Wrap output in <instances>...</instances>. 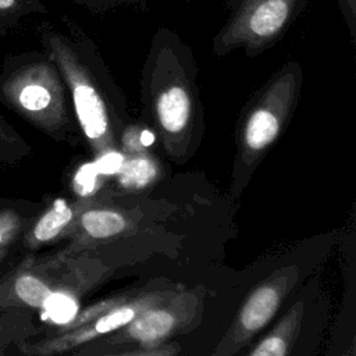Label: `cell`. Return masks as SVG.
<instances>
[{
	"label": "cell",
	"mask_w": 356,
	"mask_h": 356,
	"mask_svg": "<svg viewBox=\"0 0 356 356\" xmlns=\"http://www.w3.org/2000/svg\"><path fill=\"white\" fill-rule=\"evenodd\" d=\"M193 50L175 31L161 26L149 43L139 75L143 108L174 159L186 157L203 125V103Z\"/></svg>",
	"instance_id": "cell-2"
},
{
	"label": "cell",
	"mask_w": 356,
	"mask_h": 356,
	"mask_svg": "<svg viewBox=\"0 0 356 356\" xmlns=\"http://www.w3.org/2000/svg\"><path fill=\"white\" fill-rule=\"evenodd\" d=\"M200 298L193 292L170 293L159 303L142 310L120 330L83 345L79 356L136 343L140 348L161 345L167 338L185 328L196 317Z\"/></svg>",
	"instance_id": "cell-6"
},
{
	"label": "cell",
	"mask_w": 356,
	"mask_h": 356,
	"mask_svg": "<svg viewBox=\"0 0 356 356\" xmlns=\"http://www.w3.org/2000/svg\"><path fill=\"white\" fill-rule=\"evenodd\" d=\"M99 174L97 170H95L93 164L83 165L75 175L74 179V188L79 195L89 196V193L95 189V177Z\"/></svg>",
	"instance_id": "cell-20"
},
{
	"label": "cell",
	"mask_w": 356,
	"mask_h": 356,
	"mask_svg": "<svg viewBox=\"0 0 356 356\" xmlns=\"http://www.w3.org/2000/svg\"><path fill=\"white\" fill-rule=\"evenodd\" d=\"M343 21L346 22L352 43H356V0H337Z\"/></svg>",
	"instance_id": "cell-21"
},
{
	"label": "cell",
	"mask_w": 356,
	"mask_h": 356,
	"mask_svg": "<svg viewBox=\"0 0 356 356\" xmlns=\"http://www.w3.org/2000/svg\"><path fill=\"white\" fill-rule=\"evenodd\" d=\"M22 228L21 217L14 210H1L0 211V248L8 246Z\"/></svg>",
	"instance_id": "cell-18"
},
{
	"label": "cell",
	"mask_w": 356,
	"mask_h": 356,
	"mask_svg": "<svg viewBox=\"0 0 356 356\" xmlns=\"http://www.w3.org/2000/svg\"><path fill=\"white\" fill-rule=\"evenodd\" d=\"M78 309V302L71 292L65 289H54L40 310L43 312L44 320L64 327L75 318Z\"/></svg>",
	"instance_id": "cell-13"
},
{
	"label": "cell",
	"mask_w": 356,
	"mask_h": 356,
	"mask_svg": "<svg viewBox=\"0 0 356 356\" xmlns=\"http://www.w3.org/2000/svg\"><path fill=\"white\" fill-rule=\"evenodd\" d=\"M7 254V246H3V248H0V260L4 257Z\"/></svg>",
	"instance_id": "cell-22"
},
{
	"label": "cell",
	"mask_w": 356,
	"mask_h": 356,
	"mask_svg": "<svg viewBox=\"0 0 356 356\" xmlns=\"http://www.w3.org/2000/svg\"><path fill=\"white\" fill-rule=\"evenodd\" d=\"M298 277L299 270L295 266H286L256 286L211 356H234L238 353L275 316Z\"/></svg>",
	"instance_id": "cell-7"
},
{
	"label": "cell",
	"mask_w": 356,
	"mask_h": 356,
	"mask_svg": "<svg viewBox=\"0 0 356 356\" xmlns=\"http://www.w3.org/2000/svg\"><path fill=\"white\" fill-rule=\"evenodd\" d=\"M154 135L147 129L138 124L129 122L120 136V145L124 154H136L149 152V146L152 145Z\"/></svg>",
	"instance_id": "cell-15"
},
{
	"label": "cell",
	"mask_w": 356,
	"mask_h": 356,
	"mask_svg": "<svg viewBox=\"0 0 356 356\" xmlns=\"http://www.w3.org/2000/svg\"><path fill=\"white\" fill-rule=\"evenodd\" d=\"M309 0H225V22L211 39L214 57L235 50L254 57L274 46L298 19Z\"/></svg>",
	"instance_id": "cell-5"
},
{
	"label": "cell",
	"mask_w": 356,
	"mask_h": 356,
	"mask_svg": "<svg viewBox=\"0 0 356 356\" xmlns=\"http://www.w3.org/2000/svg\"><path fill=\"white\" fill-rule=\"evenodd\" d=\"M0 103L57 140L67 139L76 124L65 82L44 51L4 58Z\"/></svg>",
	"instance_id": "cell-3"
},
{
	"label": "cell",
	"mask_w": 356,
	"mask_h": 356,
	"mask_svg": "<svg viewBox=\"0 0 356 356\" xmlns=\"http://www.w3.org/2000/svg\"><path fill=\"white\" fill-rule=\"evenodd\" d=\"M26 150V143L0 114V160L17 157Z\"/></svg>",
	"instance_id": "cell-16"
},
{
	"label": "cell",
	"mask_w": 356,
	"mask_h": 356,
	"mask_svg": "<svg viewBox=\"0 0 356 356\" xmlns=\"http://www.w3.org/2000/svg\"><path fill=\"white\" fill-rule=\"evenodd\" d=\"M93 14H106L118 7H135L143 10L149 0H72Z\"/></svg>",
	"instance_id": "cell-17"
},
{
	"label": "cell",
	"mask_w": 356,
	"mask_h": 356,
	"mask_svg": "<svg viewBox=\"0 0 356 356\" xmlns=\"http://www.w3.org/2000/svg\"><path fill=\"white\" fill-rule=\"evenodd\" d=\"M184 1H188V3H189V1H195V0H184Z\"/></svg>",
	"instance_id": "cell-23"
},
{
	"label": "cell",
	"mask_w": 356,
	"mask_h": 356,
	"mask_svg": "<svg viewBox=\"0 0 356 356\" xmlns=\"http://www.w3.org/2000/svg\"><path fill=\"white\" fill-rule=\"evenodd\" d=\"M38 13H46L40 0H0V35H6L21 19Z\"/></svg>",
	"instance_id": "cell-14"
},
{
	"label": "cell",
	"mask_w": 356,
	"mask_h": 356,
	"mask_svg": "<svg viewBox=\"0 0 356 356\" xmlns=\"http://www.w3.org/2000/svg\"><path fill=\"white\" fill-rule=\"evenodd\" d=\"M159 175L160 165L149 152L124 154L117 171V182L127 191H139L153 184Z\"/></svg>",
	"instance_id": "cell-12"
},
{
	"label": "cell",
	"mask_w": 356,
	"mask_h": 356,
	"mask_svg": "<svg viewBox=\"0 0 356 356\" xmlns=\"http://www.w3.org/2000/svg\"><path fill=\"white\" fill-rule=\"evenodd\" d=\"M178 343H161L152 348H139L135 350L115 353V355H106V356H177L179 353Z\"/></svg>",
	"instance_id": "cell-19"
},
{
	"label": "cell",
	"mask_w": 356,
	"mask_h": 356,
	"mask_svg": "<svg viewBox=\"0 0 356 356\" xmlns=\"http://www.w3.org/2000/svg\"><path fill=\"white\" fill-rule=\"evenodd\" d=\"M128 225L127 216L115 209L83 207L75 228L90 241H103L122 234Z\"/></svg>",
	"instance_id": "cell-11"
},
{
	"label": "cell",
	"mask_w": 356,
	"mask_h": 356,
	"mask_svg": "<svg viewBox=\"0 0 356 356\" xmlns=\"http://www.w3.org/2000/svg\"><path fill=\"white\" fill-rule=\"evenodd\" d=\"M171 292H147L131 299L122 298L120 302L107 307L89 321L61 331L58 335L39 341L36 343L21 346L22 352L28 356H54L81 348L92 341L100 339L135 318L142 310L159 303Z\"/></svg>",
	"instance_id": "cell-8"
},
{
	"label": "cell",
	"mask_w": 356,
	"mask_h": 356,
	"mask_svg": "<svg viewBox=\"0 0 356 356\" xmlns=\"http://www.w3.org/2000/svg\"><path fill=\"white\" fill-rule=\"evenodd\" d=\"M83 207L82 203L72 204L64 199H56L32 227L31 234L26 236V245L36 248L65 235L71 228H75Z\"/></svg>",
	"instance_id": "cell-9"
},
{
	"label": "cell",
	"mask_w": 356,
	"mask_h": 356,
	"mask_svg": "<svg viewBox=\"0 0 356 356\" xmlns=\"http://www.w3.org/2000/svg\"><path fill=\"white\" fill-rule=\"evenodd\" d=\"M303 86V68L289 60L248 99L238 121V161L250 168L280 138L292 117Z\"/></svg>",
	"instance_id": "cell-4"
},
{
	"label": "cell",
	"mask_w": 356,
	"mask_h": 356,
	"mask_svg": "<svg viewBox=\"0 0 356 356\" xmlns=\"http://www.w3.org/2000/svg\"><path fill=\"white\" fill-rule=\"evenodd\" d=\"M305 305L298 300L275 327L256 345L249 356H288L300 331Z\"/></svg>",
	"instance_id": "cell-10"
},
{
	"label": "cell",
	"mask_w": 356,
	"mask_h": 356,
	"mask_svg": "<svg viewBox=\"0 0 356 356\" xmlns=\"http://www.w3.org/2000/svg\"><path fill=\"white\" fill-rule=\"evenodd\" d=\"M38 36L65 82L78 128L89 147L97 157L115 152L129 124L127 100L96 43L65 15L61 26L43 21Z\"/></svg>",
	"instance_id": "cell-1"
}]
</instances>
